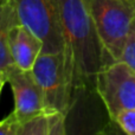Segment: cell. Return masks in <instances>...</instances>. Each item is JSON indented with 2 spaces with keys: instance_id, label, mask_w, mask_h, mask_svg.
<instances>
[{
  "instance_id": "obj_1",
  "label": "cell",
  "mask_w": 135,
  "mask_h": 135,
  "mask_svg": "<svg viewBox=\"0 0 135 135\" xmlns=\"http://www.w3.org/2000/svg\"><path fill=\"white\" fill-rule=\"evenodd\" d=\"M64 44L76 91H95L96 75L115 61L98 37L85 0H58Z\"/></svg>"
},
{
  "instance_id": "obj_2",
  "label": "cell",
  "mask_w": 135,
  "mask_h": 135,
  "mask_svg": "<svg viewBox=\"0 0 135 135\" xmlns=\"http://www.w3.org/2000/svg\"><path fill=\"white\" fill-rule=\"evenodd\" d=\"M32 74L44 96V110L68 113L74 97L72 72L65 50L42 52L36 59Z\"/></svg>"
},
{
  "instance_id": "obj_3",
  "label": "cell",
  "mask_w": 135,
  "mask_h": 135,
  "mask_svg": "<svg viewBox=\"0 0 135 135\" xmlns=\"http://www.w3.org/2000/svg\"><path fill=\"white\" fill-rule=\"evenodd\" d=\"M98 37L110 56L120 59L135 19V0H85Z\"/></svg>"
},
{
  "instance_id": "obj_4",
  "label": "cell",
  "mask_w": 135,
  "mask_h": 135,
  "mask_svg": "<svg viewBox=\"0 0 135 135\" xmlns=\"http://www.w3.org/2000/svg\"><path fill=\"white\" fill-rule=\"evenodd\" d=\"M18 23L25 25L43 42V52L63 51L64 36L58 0H9Z\"/></svg>"
},
{
  "instance_id": "obj_5",
  "label": "cell",
  "mask_w": 135,
  "mask_h": 135,
  "mask_svg": "<svg viewBox=\"0 0 135 135\" xmlns=\"http://www.w3.org/2000/svg\"><path fill=\"white\" fill-rule=\"evenodd\" d=\"M95 93L110 121L121 110L135 109V71L122 59L113 61L96 75Z\"/></svg>"
},
{
  "instance_id": "obj_6",
  "label": "cell",
  "mask_w": 135,
  "mask_h": 135,
  "mask_svg": "<svg viewBox=\"0 0 135 135\" xmlns=\"http://www.w3.org/2000/svg\"><path fill=\"white\" fill-rule=\"evenodd\" d=\"M6 79L14 97V110L19 123L44 112V96L31 70H21L12 66Z\"/></svg>"
},
{
  "instance_id": "obj_7",
  "label": "cell",
  "mask_w": 135,
  "mask_h": 135,
  "mask_svg": "<svg viewBox=\"0 0 135 135\" xmlns=\"http://www.w3.org/2000/svg\"><path fill=\"white\" fill-rule=\"evenodd\" d=\"M8 50L14 66L32 70L36 59L43 52V42L25 25L16 23L9 31Z\"/></svg>"
},
{
  "instance_id": "obj_8",
  "label": "cell",
  "mask_w": 135,
  "mask_h": 135,
  "mask_svg": "<svg viewBox=\"0 0 135 135\" xmlns=\"http://www.w3.org/2000/svg\"><path fill=\"white\" fill-rule=\"evenodd\" d=\"M16 23L18 19L12 2L9 0L0 1V70L5 75L13 66L8 50V37L11 27Z\"/></svg>"
},
{
  "instance_id": "obj_9",
  "label": "cell",
  "mask_w": 135,
  "mask_h": 135,
  "mask_svg": "<svg viewBox=\"0 0 135 135\" xmlns=\"http://www.w3.org/2000/svg\"><path fill=\"white\" fill-rule=\"evenodd\" d=\"M18 135H50V114L42 112L19 123Z\"/></svg>"
},
{
  "instance_id": "obj_10",
  "label": "cell",
  "mask_w": 135,
  "mask_h": 135,
  "mask_svg": "<svg viewBox=\"0 0 135 135\" xmlns=\"http://www.w3.org/2000/svg\"><path fill=\"white\" fill-rule=\"evenodd\" d=\"M112 122L120 132L128 135H135V109L121 110Z\"/></svg>"
},
{
  "instance_id": "obj_11",
  "label": "cell",
  "mask_w": 135,
  "mask_h": 135,
  "mask_svg": "<svg viewBox=\"0 0 135 135\" xmlns=\"http://www.w3.org/2000/svg\"><path fill=\"white\" fill-rule=\"evenodd\" d=\"M120 59L126 62L135 71V19L133 24H132L131 28H129V32L126 38V43L123 45Z\"/></svg>"
},
{
  "instance_id": "obj_12",
  "label": "cell",
  "mask_w": 135,
  "mask_h": 135,
  "mask_svg": "<svg viewBox=\"0 0 135 135\" xmlns=\"http://www.w3.org/2000/svg\"><path fill=\"white\" fill-rule=\"evenodd\" d=\"M19 121L13 112L0 121V135H18Z\"/></svg>"
},
{
  "instance_id": "obj_13",
  "label": "cell",
  "mask_w": 135,
  "mask_h": 135,
  "mask_svg": "<svg viewBox=\"0 0 135 135\" xmlns=\"http://www.w3.org/2000/svg\"><path fill=\"white\" fill-rule=\"evenodd\" d=\"M7 82V79H6V75L4 74V72L0 70V95H1V91H2V88H4V85H5V83Z\"/></svg>"
},
{
  "instance_id": "obj_14",
  "label": "cell",
  "mask_w": 135,
  "mask_h": 135,
  "mask_svg": "<svg viewBox=\"0 0 135 135\" xmlns=\"http://www.w3.org/2000/svg\"><path fill=\"white\" fill-rule=\"evenodd\" d=\"M0 1H2V0H0Z\"/></svg>"
}]
</instances>
